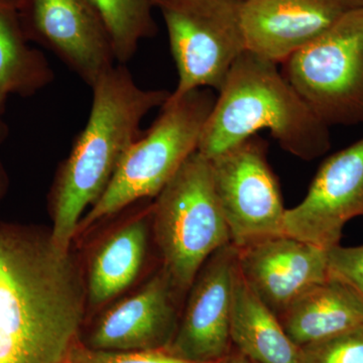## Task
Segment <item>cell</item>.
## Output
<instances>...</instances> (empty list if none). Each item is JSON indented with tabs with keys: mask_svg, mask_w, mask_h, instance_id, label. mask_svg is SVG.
Here are the masks:
<instances>
[{
	"mask_svg": "<svg viewBox=\"0 0 363 363\" xmlns=\"http://www.w3.org/2000/svg\"><path fill=\"white\" fill-rule=\"evenodd\" d=\"M283 64V75L327 125L363 123V6Z\"/></svg>",
	"mask_w": 363,
	"mask_h": 363,
	"instance_id": "7",
	"label": "cell"
},
{
	"mask_svg": "<svg viewBox=\"0 0 363 363\" xmlns=\"http://www.w3.org/2000/svg\"><path fill=\"white\" fill-rule=\"evenodd\" d=\"M167 272L152 277L133 296L117 303L98 319L91 332L93 350H166L175 335L176 295Z\"/></svg>",
	"mask_w": 363,
	"mask_h": 363,
	"instance_id": "14",
	"label": "cell"
},
{
	"mask_svg": "<svg viewBox=\"0 0 363 363\" xmlns=\"http://www.w3.org/2000/svg\"><path fill=\"white\" fill-rule=\"evenodd\" d=\"M298 348L363 326V298L343 281L328 279L298 296L279 317Z\"/></svg>",
	"mask_w": 363,
	"mask_h": 363,
	"instance_id": "15",
	"label": "cell"
},
{
	"mask_svg": "<svg viewBox=\"0 0 363 363\" xmlns=\"http://www.w3.org/2000/svg\"><path fill=\"white\" fill-rule=\"evenodd\" d=\"M210 162L234 247L285 234L286 209L262 138L250 136Z\"/></svg>",
	"mask_w": 363,
	"mask_h": 363,
	"instance_id": "8",
	"label": "cell"
},
{
	"mask_svg": "<svg viewBox=\"0 0 363 363\" xmlns=\"http://www.w3.org/2000/svg\"><path fill=\"white\" fill-rule=\"evenodd\" d=\"M218 93L197 149L208 160L262 130L271 131L281 149L304 161L323 156L330 149L329 125L308 106L274 62L243 52Z\"/></svg>",
	"mask_w": 363,
	"mask_h": 363,
	"instance_id": "3",
	"label": "cell"
},
{
	"mask_svg": "<svg viewBox=\"0 0 363 363\" xmlns=\"http://www.w3.org/2000/svg\"><path fill=\"white\" fill-rule=\"evenodd\" d=\"M20 2L0 0V109L9 97L33 96L55 79L45 55L28 44Z\"/></svg>",
	"mask_w": 363,
	"mask_h": 363,
	"instance_id": "18",
	"label": "cell"
},
{
	"mask_svg": "<svg viewBox=\"0 0 363 363\" xmlns=\"http://www.w3.org/2000/svg\"><path fill=\"white\" fill-rule=\"evenodd\" d=\"M152 207L116 229L97 248L85 281L87 305L109 302L133 285L145 264Z\"/></svg>",
	"mask_w": 363,
	"mask_h": 363,
	"instance_id": "16",
	"label": "cell"
},
{
	"mask_svg": "<svg viewBox=\"0 0 363 363\" xmlns=\"http://www.w3.org/2000/svg\"><path fill=\"white\" fill-rule=\"evenodd\" d=\"M91 88L89 118L62 162L50 193L51 238L63 250H71L86 209L101 197L126 152L143 135V119L171 95L140 87L121 64L105 72Z\"/></svg>",
	"mask_w": 363,
	"mask_h": 363,
	"instance_id": "2",
	"label": "cell"
},
{
	"mask_svg": "<svg viewBox=\"0 0 363 363\" xmlns=\"http://www.w3.org/2000/svg\"><path fill=\"white\" fill-rule=\"evenodd\" d=\"M156 198L152 221L162 269L185 292L207 259L231 243L210 160L196 150Z\"/></svg>",
	"mask_w": 363,
	"mask_h": 363,
	"instance_id": "5",
	"label": "cell"
},
{
	"mask_svg": "<svg viewBox=\"0 0 363 363\" xmlns=\"http://www.w3.org/2000/svg\"><path fill=\"white\" fill-rule=\"evenodd\" d=\"M86 306L78 262L51 231L0 223V363H68Z\"/></svg>",
	"mask_w": 363,
	"mask_h": 363,
	"instance_id": "1",
	"label": "cell"
},
{
	"mask_svg": "<svg viewBox=\"0 0 363 363\" xmlns=\"http://www.w3.org/2000/svg\"><path fill=\"white\" fill-rule=\"evenodd\" d=\"M7 136V126L0 119V145L6 140ZM9 179L4 164L0 161V204L4 201V198L9 192Z\"/></svg>",
	"mask_w": 363,
	"mask_h": 363,
	"instance_id": "23",
	"label": "cell"
},
{
	"mask_svg": "<svg viewBox=\"0 0 363 363\" xmlns=\"http://www.w3.org/2000/svg\"><path fill=\"white\" fill-rule=\"evenodd\" d=\"M329 274L350 286L363 298V245H335L328 250Z\"/></svg>",
	"mask_w": 363,
	"mask_h": 363,
	"instance_id": "22",
	"label": "cell"
},
{
	"mask_svg": "<svg viewBox=\"0 0 363 363\" xmlns=\"http://www.w3.org/2000/svg\"><path fill=\"white\" fill-rule=\"evenodd\" d=\"M28 42L54 52L92 87L116 66L108 33L90 0H21Z\"/></svg>",
	"mask_w": 363,
	"mask_h": 363,
	"instance_id": "9",
	"label": "cell"
},
{
	"mask_svg": "<svg viewBox=\"0 0 363 363\" xmlns=\"http://www.w3.org/2000/svg\"><path fill=\"white\" fill-rule=\"evenodd\" d=\"M101 18L116 61L125 65L138 51L140 40L156 35L152 0H90Z\"/></svg>",
	"mask_w": 363,
	"mask_h": 363,
	"instance_id": "19",
	"label": "cell"
},
{
	"mask_svg": "<svg viewBox=\"0 0 363 363\" xmlns=\"http://www.w3.org/2000/svg\"><path fill=\"white\" fill-rule=\"evenodd\" d=\"M236 250L241 277L278 318L298 296L330 277L328 250L286 234Z\"/></svg>",
	"mask_w": 363,
	"mask_h": 363,
	"instance_id": "12",
	"label": "cell"
},
{
	"mask_svg": "<svg viewBox=\"0 0 363 363\" xmlns=\"http://www.w3.org/2000/svg\"><path fill=\"white\" fill-rule=\"evenodd\" d=\"M238 274V250L233 243L207 259L189 289L183 319L167 351L197 363L217 362L231 352V312Z\"/></svg>",
	"mask_w": 363,
	"mask_h": 363,
	"instance_id": "10",
	"label": "cell"
},
{
	"mask_svg": "<svg viewBox=\"0 0 363 363\" xmlns=\"http://www.w3.org/2000/svg\"><path fill=\"white\" fill-rule=\"evenodd\" d=\"M357 216H363V138L321 164L302 202L286 209L285 234L330 250Z\"/></svg>",
	"mask_w": 363,
	"mask_h": 363,
	"instance_id": "11",
	"label": "cell"
},
{
	"mask_svg": "<svg viewBox=\"0 0 363 363\" xmlns=\"http://www.w3.org/2000/svg\"><path fill=\"white\" fill-rule=\"evenodd\" d=\"M68 363H197L175 357L166 350L111 351L93 350L80 342L72 350Z\"/></svg>",
	"mask_w": 363,
	"mask_h": 363,
	"instance_id": "21",
	"label": "cell"
},
{
	"mask_svg": "<svg viewBox=\"0 0 363 363\" xmlns=\"http://www.w3.org/2000/svg\"><path fill=\"white\" fill-rule=\"evenodd\" d=\"M298 363H363V326L303 346Z\"/></svg>",
	"mask_w": 363,
	"mask_h": 363,
	"instance_id": "20",
	"label": "cell"
},
{
	"mask_svg": "<svg viewBox=\"0 0 363 363\" xmlns=\"http://www.w3.org/2000/svg\"><path fill=\"white\" fill-rule=\"evenodd\" d=\"M231 343L252 363H298L300 348L238 271L230 322Z\"/></svg>",
	"mask_w": 363,
	"mask_h": 363,
	"instance_id": "17",
	"label": "cell"
},
{
	"mask_svg": "<svg viewBox=\"0 0 363 363\" xmlns=\"http://www.w3.org/2000/svg\"><path fill=\"white\" fill-rule=\"evenodd\" d=\"M216 97L200 88L169 95L156 121L126 152L111 183L79 224L77 234L126 208L157 197L195 152Z\"/></svg>",
	"mask_w": 363,
	"mask_h": 363,
	"instance_id": "4",
	"label": "cell"
},
{
	"mask_svg": "<svg viewBox=\"0 0 363 363\" xmlns=\"http://www.w3.org/2000/svg\"><path fill=\"white\" fill-rule=\"evenodd\" d=\"M164 18L179 81L171 97L200 88L220 91L247 51L245 0H152Z\"/></svg>",
	"mask_w": 363,
	"mask_h": 363,
	"instance_id": "6",
	"label": "cell"
},
{
	"mask_svg": "<svg viewBox=\"0 0 363 363\" xmlns=\"http://www.w3.org/2000/svg\"><path fill=\"white\" fill-rule=\"evenodd\" d=\"M363 0H245L247 51L284 63L311 44Z\"/></svg>",
	"mask_w": 363,
	"mask_h": 363,
	"instance_id": "13",
	"label": "cell"
},
{
	"mask_svg": "<svg viewBox=\"0 0 363 363\" xmlns=\"http://www.w3.org/2000/svg\"><path fill=\"white\" fill-rule=\"evenodd\" d=\"M214 363H252L247 358L243 357L242 354H240L238 351L236 352H230L227 357L222 358V359L219 360V362Z\"/></svg>",
	"mask_w": 363,
	"mask_h": 363,
	"instance_id": "24",
	"label": "cell"
}]
</instances>
